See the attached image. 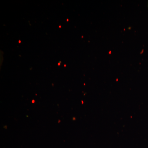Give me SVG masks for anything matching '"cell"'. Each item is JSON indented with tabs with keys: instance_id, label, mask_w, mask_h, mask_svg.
<instances>
[{
	"instance_id": "cell-1",
	"label": "cell",
	"mask_w": 148,
	"mask_h": 148,
	"mask_svg": "<svg viewBox=\"0 0 148 148\" xmlns=\"http://www.w3.org/2000/svg\"><path fill=\"white\" fill-rule=\"evenodd\" d=\"M35 100H33V101H32V103H35Z\"/></svg>"
},
{
	"instance_id": "cell-2",
	"label": "cell",
	"mask_w": 148,
	"mask_h": 148,
	"mask_svg": "<svg viewBox=\"0 0 148 148\" xmlns=\"http://www.w3.org/2000/svg\"><path fill=\"white\" fill-rule=\"evenodd\" d=\"M60 121H60V120H59V121H58V123H59V122H60Z\"/></svg>"
}]
</instances>
